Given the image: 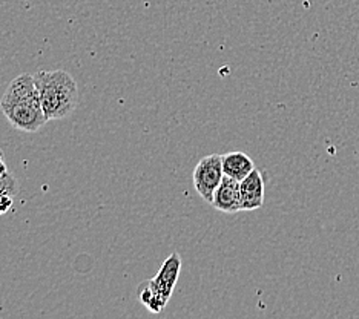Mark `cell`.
I'll return each mask as SVG.
<instances>
[{"label": "cell", "instance_id": "cell-1", "mask_svg": "<svg viewBox=\"0 0 359 319\" xmlns=\"http://www.w3.org/2000/svg\"><path fill=\"white\" fill-rule=\"evenodd\" d=\"M0 109L11 126L23 133H37L48 123L32 74H20L8 85Z\"/></svg>", "mask_w": 359, "mask_h": 319}, {"label": "cell", "instance_id": "cell-2", "mask_svg": "<svg viewBox=\"0 0 359 319\" xmlns=\"http://www.w3.org/2000/svg\"><path fill=\"white\" fill-rule=\"evenodd\" d=\"M32 76L48 121L68 117L77 109L79 88L69 72L39 71Z\"/></svg>", "mask_w": 359, "mask_h": 319}, {"label": "cell", "instance_id": "cell-3", "mask_svg": "<svg viewBox=\"0 0 359 319\" xmlns=\"http://www.w3.org/2000/svg\"><path fill=\"white\" fill-rule=\"evenodd\" d=\"M180 270H182V258L178 253H172L161 266L157 276L140 285L138 298L149 312L160 313L166 307L178 281Z\"/></svg>", "mask_w": 359, "mask_h": 319}, {"label": "cell", "instance_id": "cell-4", "mask_svg": "<svg viewBox=\"0 0 359 319\" xmlns=\"http://www.w3.org/2000/svg\"><path fill=\"white\" fill-rule=\"evenodd\" d=\"M224 177L223 172V155L212 154L201 158L194 169V187L203 200L212 204L217 187Z\"/></svg>", "mask_w": 359, "mask_h": 319}, {"label": "cell", "instance_id": "cell-5", "mask_svg": "<svg viewBox=\"0 0 359 319\" xmlns=\"http://www.w3.org/2000/svg\"><path fill=\"white\" fill-rule=\"evenodd\" d=\"M212 206L219 212H224V214H236V212L243 210L240 182L224 175L222 183L217 187Z\"/></svg>", "mask_w": 359, "mask_h": 319}, {"label": "cell", "instance_id": "cell-6", "mask_svg": "<svg viewBox=\"0 0 359 319\" xmlns=\"http://www.w3.org/2000/svg\"><path fill=\"white\" fill-rule=\"evenodd\" d=\"M243 210H257L264 204V179L261 172L254 169L240 182Z\"/></svg>", "mask_w": 359, "mask_h": 319}, {"label": "cell", "instance_id": "cell-7", "mask_svg": "<svg viewBox=\"0 0 359 319\" xmlns=\"http://www.w3.org/2000/svg\"><path fill=\"white\" fill-rule=\"evenodd\" d=\"M255 169L254 161L244 152H229L223 155V172L226 177H231L236 182L246 178Z\"/></svg>", "mask_w": 359, "mask_h": 319}, {"label": "cell", "instance_id": "cell-8", "mask_svg": "<svg viewBox=\"0 0 359 319\" xmlns=\"http://www.w3.org/2000/svg\"><path fill=\"white\" fill-rule=\"evenodd\" d=\"M18 191H19L18 179H15L11 174L0 175V192H8V194L15 195Z\"/></svg>", "mask_w": 359, "mask_h": 319}, {"label": "cell", "instance_id": "cell-9", "mask_svg": "<svg viewBox=\"0 0 359 319\" xmlns=\"http://www.w3.org/2000/svg\"><path fill=\"white\" fill-rule=\"evenodd\" d=\"M14 203V195L8 192H0V215H5L10 212Z\"/></svg>", "mask_w": 359, "mask_h": 319}, {"label": "cell", "instance_id": "cell-10", "mask_svg": "<svg viewBox=\"0 0 359 319\" xmlns=\"http://www.w3.org/2000/svg\"><path fill=\"white\" fill-rule=\"evenodd\" d=\"M6 174H10V172H8V166H6L4 154H2V151H0V175H6Z\"/></svg>", "mask_w": 359, "mask_h": 319}]
</instances>
